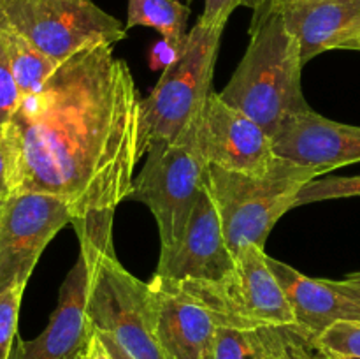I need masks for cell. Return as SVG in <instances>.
<instances>
[{
	"mask_svg": "<svg viewBox=\"0 0 360 359\" xmlns=\"http://www.w3.org/2000/svg\"><path fill=\"white\" fill-rule=\"evenodd\" d=\"M13 120L23 139L21 194L60 197L74 222L112 218L129 199L139 162L141 97L112 46H91L60 63Z\"/></svg>",
	"mask_w": 360,
	"mask_h": 359,
	"instance_id": "6da1fadb",
	"label": "cell"
},
{
	"mask_svg": "<svg viewBox=\"0 0 360 359\" xmlns=\"http://www.w3.org/2000/svg\"><path fill=\"white\" fill-rule=\"evenodd\" d=\"M248 34L245 56L220 97L273 137L288 116L311 109L302 95L301 48L285 23L281 0L253 9Z\"/></svg>",
	"mask_w": 360,
	"mask_h": 359,
	"instance_id": "7a4b0ae2",
	"label": "cell"
},
{
	"mask_svg": "<svg viewBox=\"0 0 360 359\" xmlns=\"http://www.w3.org/2000/svg\"><path fill=\"white\" fill-rule=\"evenodd\" d=\"M74 229L88 266V313L95 329L111 334L132 359H165L148 326V282L116 259L112 220L77 222Z\"/></svg>",
	"mask_w": 360,
	"mask_h": 359,
	"instance_id": "3957f363",
	"label": "cell"
},
{
	"mask_svg": "<svg viewBox=\"0 0 360 359\" xmlns=\"http://www.w3.org/2000/svg\"><path fill=\"white\" fill-rule=\"evenodd\" d=\"M320 176L316 169L276 157L264 175L207 165L202 182L217 204L225 241L236 253L245 245L266 248L276 222L295 208L299 190Z\"/></svg>",
	"mask_w": 360,
	"mask_h": 359,
	"instance_id": "277c9868",
	"label": "cell"
},
{
	"mask_svg": "<svg viewBox=\"0 0 360 359\" xmlns=\"http://www.w3.org/2000/svg\"><path fill=\"white\" fill-rule=\"evenodd\" d=\"M224 30L221 25H210L199 18L157 87L141 99L139 158L153 143H174L200 115L213 94V73Z\"/></svg>",
	"mask_w": 360,
	"mask_h": 359,
	"instance_id": "5b68a950",
	"label": "cell"
},
{
	"mask_svg": "<svg viewBox=\"0 0 360 359\" xmlns=\"http://www.w3.org/2000/svg\"><path fill=\"white\" fill-rule=\"evenodd\" d=\"M146 155L129 199L150 208L160 234V256H167L185 236L207 168L195 143V122L174 143L151 144Z\"/></svg>",
	"mask_w": 360,
	"mask_h": 359,
	"instance_id": "8992f818",
	"label": "cell"
},
{
	"mask_svg": "<svg viewBox=\"0 0 360 359\" xmlns=\"http://www.w3.org/2000/svg\"><path fill=\"white\" fill-rule=\"evenodd\" d=\"M199 299L220 327L266 326L295 322L287 296L267 263V253L255 245L236 252V266L217 282H178Z\"/></svg>",
	"mask_w": 360,
	"mask_h": 359,
	"instance_id": "52a82bcc",
	"label": "cell"
},
{
	"mask_svg": "<svg viewBox=\"0 0 360 359\" xmlns=\"http://www.w3.org/2000/svg\"><path fill=\"white\" fill-rule=\"evenodd\" d=\"M0 11L21 35L56 63L91 46H115L129 32L94 0H0Z\"/></svg>",
	"mask_w": 360,
	"mask_h": 359,
	"instance_id": "ba28073f",
	"label": "cell"
},
{
	"mask_svg": "<svg viewBox=\"0 0 360 359\" xmlns=\"http://www.w3.org/2000/svg\"><path fill=\"white\" fill-rule=\"evenodd\" d=\"M72 222L69 204L51 194L9 197L0 215V291L27 285L49 241Z\"/></svg>",
	"mask_w": 360,
	"mask_h": 359,
	"instance_id": "9c48e42d",
	"label": "cell"
},
{
	"mask_svg": "<svg viewBox=\"0 0 360 359\" xmlns=\"http://www.w3.org/2000/svg\"><path fill=\"white\" fill-rule=\"evenodd\" d=\"M146 317L165 359H213L218 322L178 282L153 275L148 282Z\"/></svg>",
	"mask_w": 360,
	"mask_h": 359,
	"instance_id": "30bf717a",
	"label": "cell"
},
{
	"mask_svg": "<svg viewBox=\"0 0 360 359\" xmlns=\"http://www.w3.org/2000/svg\"><path fill=\"white\" fill-rule=\"evenodd\" d=\"M195 143L207 165L225 171L264 175L278 157L266 129L214 92L195 120Z\"/></svg>",
	"mask_w": 360,
	"mask_h": 359,
	"instance_id": "8fae6325",
	"label": "cell"
},
{
	"mask_svg": "<svg viewBox=\"0 0 360 359\" xmlns=\"http://www.w3.org/2000/svg\"><path fill=\"white\" fill-rule=\"evenodd\" d=\"M234 266L236 253L225 241L217 204L202 182L181 243L174 252L160 256L155 275L174 282H217Z\"/></svg>",
	"mask_w": 360,
	"mask_h": 359,
	"instance_id": "7c38bea8",
	"label": "cell"
},
{
	"mask_svg": "<svg viewBox=\"0 0 360 359\" xmlns=\"http://www.w3.org/2000/svg\"><path fill=\"white\" fill-rule=\"evenodd\" d=\"M94 334L88 313V266L79 253L60 287L58 305L46 329L34 340L18 338L14 352L16 359H83Z\"/></svg>",
	"mask_w": 360,
	"mask_h": 359,
	"instance_id": "4fadbf2b",
	"label": "cell"
},
{
	"mask_svg": "<svg viewBox=\"0 0 360 359\" xmlns=\"http://www.w3.org/2000/svg\"><path fill=\"white\" fill-rule=\"evenodd\" d=\"M278 157L320 175L360 162V127L334 122L313 109L288 116L273 136Z\"/></svg>",
	"mask_w": 360,
	"mask_h": 359,
	"instance_id": "5bb4252c",
	"label": "cell"
},
{
	"mask_svg": "<svg viewBox=\"0 0 360 359\" xmlns=\"http://www.w3.org/2000/svg\"><path fill=\"white\" fill-rule=\"evenodd\" d=\"M281 7L304 65L330 49H347L360 35V0H281Z\"/></svg>",
	"mask_w": 360,
	"mask_h": 359,
	"instance_id": "9a60e30c",
	"label": "cell"
},
{
	"mask_svg": "<svg viewBox=\"0 0 360 359\" xmlns=\"http://www.w3.org/2000/svg\"><path fill=\"white\" fill-rule=\"evenodd\" d=\"M271 271L287 296L294 319L316 336L341 320H360V305L345 294L336 280L311 278L290 264L267 256Z\"/></svg>",
	"mask_w": 360,
	"mask_h": 359,
	"instance_id": "2e32d148",
	"label": "cell"
},
{
	"mask_svg": "<svg viewBox=\"0 0 360 359\" xmlns=\"http://www.w3.org/2000/svg\"><path fill=\"white\" fill-rule=\"evenodd\" d=\"M326 355L319 336L306 327L292 324L218 327L213 359H313Z\"/></svg>",
	"mask_w": 360,
	"mask_h": 359,
	"instance_id": "e0dca14e",
	"label": "cell"
},
{
	"mask_svg": "<svg viewBox=\"0 0 360 359\" xmlns=\"http://www.w3.org/2000/svg\"><path fill=\"white\" fill-rule=\"evenodd\" d=\"M0 34H2L14 81L20 88L21 101H23L25 97H30L44 88V84L55 74L60 63H56L55 60L46 56L41 49L35 48L25 35H21L6 20L4 14L0 20Z\"/></svg>",
	"mask_w": 360,
	"mask_h": 359,
	"instance_id": "ac0fdd59",
	"label": "cell"
},
{
	"mask_svg": "<svg viewBox=\"0 0 360 359\" xmlns=\"http://www.w3.org/2000/svg\"><path fill=\"white\" fill-rule=\"evenodd\" d=\"M192 14L188 4L179 0H129L127 6V30L148 27L162 35V41L174 49H181L186 37V25Z\"/></svg>",
	"mask_w": 360,
	"mask_h": 359,
	"instance_id": "d6986e66",
	"label": "cell"
},
{
	"mask_svg": "<svg viewBox=\"0 0 360 359\" xmlns=\"http://www.w3.org/2000/svg\"><path fill=\"white\" fill-rule=\"evenodd\" d=\"M23 187V139L13 118L0 123V201L21 194Z\"/></svg>",
	"mask_w": 360,
	"mask_h": 359,
	"instance_id": "ffe728a7",
	"label": "cell"
},
{
	"mask_svg": "<svg viewBox=\"0 0 360 359\" xmlns=\"http://www.w3.org/2000/svg\"><path fill=\"white\" fill-rule=\"evenodd\" d=\"M360 196V176L352 178H315L306 183L295 197V208L319 201L345 199Z\"/></svg>",
	"mask_w": 360,
	"mask_h": 359,
	"instance_id": "44dd1931",
	"label": "cell"
},
{
	"mask_svg": "<svg viewBox=\"0 0 360 359\" xmlns=\"http://www.w3.org/2000/svg\"><path fill=\"white\" fill-rule=\"evenodd\" d=\"M322 351L330 358L360 359V320H341L319 336Z\"/></svg>",
	"mask_w": 360,
	"mask_h": 359,
	"instance_id": "7402d4cb",
	"label": "cell"
},
{
	"mask_svg": "<svg viewBox=\"0 0 360 359\" xmlns=\"http://www.w3.org/2000/svg\"><path fill=\"white\" fill-rule=\"evenodd\" d=\"M27 285L0 291V359H9L18 340V317Z\"/></svg>",
	"mask_w": 360,
	"mask_h": 359,
	"instance_id": "603a6c76",
	"label": "cell"
},
{
	"mask_svg": "<svg viewBox=\"0 0 360 359\" xmlns=\"http://www.w3.org/2000/svg\"><path fill=\"white\" fill-rule=\"evenodd\" d=\"M0 20H2V13H0ZM20 104V88H18L16 81H14L9 58H7L6 53V46H4L2 41V34H0V123L13 118Z\"/></svg>",
	"mask_w": 360,
	"mask_h": 359,
	"instance_id": "cb8c5ba5",
	"label": "cell"
},
{
	"mask_svg": "<svg viewBox=\"0 0 360 359\" xmlns=\"http://www.w3.org/2000/svg\"><path fill=\"white\" fill-rule=\"evenodd\" d=\"M264 0H204V11L200 14V20L210 25H221L225 27L238 7H250L257 9Z\"/></svg>",
	"mask_w": 360,
	"mask_h": 359,
	"instance_id": "d4e9b609",
	"label": "cell"
},
{
	"mask_svg": "<svg viewBox=\"0 0 360 359\" xmlns=\"http://www.w3.org/2000/svg\"><path fill=\"white\" fill-rule=\"evenodd\" d=\"M178 56V49L172 48L171 44H167L165 41H160L150 53V67L153 70L167 69L172 62Z\"/></svg>",
	"mask_w": 360,
	"mask_h": 359,
	"instance_id": "484cf974",
	"label": "cell"
},
{
	"mask_svg": "<svg viewBox=\"0 0 360 359\" xmlns=\"http://www.w3.org/2000/svg\"><path fill=\"white\" fill-rule=\"evenodd\" d=\"M336 282L345 294L350 296L355 303H359L360 305V271L359 273L348 275V277H345L343 280H336Z\"/></svg>",
	"mask_w": 360,
	"mask_h": 359,
	"instance_id": "4316f807",
	"label": "cell"
},
{
	"mask_svg": "<svg viewBox=\"0 0 360 359\" xmlns=\"http://www.w3.org/2000/svg\"><path fill=\"white\" fill-rule=\"evenodd\" d=\"M95 331H97V334L101 336L102 344L105 345V348H108L109 354H111L112 358H115V359H132L129 355V352H127L125 348H123L122 345H120L118 341H116L115 338L111 336V334L104 333V331H98V329H95Z\"/></svg>",
	"mask_w": 360,
	"mask_h": 359,
	"instance_id": "83f0119b",
	"label": "cell"
},
{
	"mask_svg": "<svg viewBox=\"0 0 360 359\" xmlns=\"http://www.w3.org/2000/svg\"><path fill=\"white\" fill-rule=\"evenodd\" d=\"M83 359H115V358L109 354V351L105 348V345L102 344L101 336H98L97 331H95L94 338H91L90 345H88V348H86V354H84Z\"/></svg>",
	"mask_w": 360,
	"mask_h": 359,
	"instance_id": "f1b7e54d",
	"label": "cell"
},
{
	"mask_svg": "<svg viewBox=\"0 0 360 359\" xmlns=\"http://www.w3.org/2000/svg\"><path fill=\"white\" fill-rule=\"evenodd\" d=\"M347 49H355V51H360V35L355 39V41H352L350 44L347 46Z\"/></svg>",
	"mask_w": 360,
	"mask_h": 359,
	"instance_id": "f546056e",
	"label": "cell"
},
{
	"mask_svg": "<svg viewBox=\"0 0 360 359\" xmlns=\"http://www.w3.org/2000/svg\"><path fill=\"white\" fill-rule=\"evenodd\" d=\"M313 359H334V358H330V355H320V358H313Z\"/></svg>",
	"mask_w": 360,
	"mask_h": 359,
	"instance_id": "4dcf8cb0",
	"label": "cell"
},
{
	"mask_svg": "<svg viewBox=\"0 0 360 359\" xmlns=\"http://www.w3.org/2000/svg\"><path fill=\"white\" fill-rule=\"evenodd\" d=\"M4 203H6V201H0V215H2V210H4Z\"/></svg>",
	"mask_w": 360,
	"mask_h": 359,
	"instance_id": "1f68e13d",
	"label": "cell"
},
{
	"mask_svg": "<svg viewBox=\"0 0 360 359\" xmlns=\"http://www.w3.org/2000/svg\"><path fill=\"white\" fill-rule=\"evenodd\" d=\"M9 359H16V352H14V348H13V354H11Z\"/></svg>",
	"mask_w": 360,
	"mask_h": 359,
	"instance_id": "d6a6232c",
	"label": "cell"
},
{
	"mask_svg": "<svg viewBox=\"0 0 360 359\" xmlns=\"http://www.w3.org/2000/svg\"><path fill=\"white\" fill-rule=\"evenodd\" d=\"M334 359H359V358H334Z\"/></svg>",
	"mask_w": 360,
	"mask_h": 359,
	"instance_id": "836d02e7",
	"label": "cell"
},
{
	"mask_svg": "<svg viewBox=\"0 0 360 359\" xmlns=\"http://www.w3.org/2000/svg\"><path fill=\"white\" fill-rule=\"evenodd\" d=\"M190 2H192V0H186V4H190Z\"/></svg>",
	"mask_w": 360,
	"mask_h": 359,
	"instance_id": "e575fe53",
	"label": "cell"
}]
</instances>
